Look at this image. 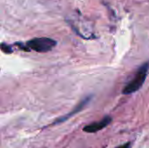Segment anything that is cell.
I'll use <instances>...</instances> for the list:
<instances>
[{"label":"cell","mask_w":149,"mask_h":148,"mask_svg":"<svg viewBox=\"0 0 149 148\" xmlns=\"http://www.w3.org/2000/svg\"><path fill=\"white\" fill-rule=\"evenodd\" d=\"M149 71V63H146L140 67L134 79L123 89L124 94H131L139 91L143 85Z\"/></svg>","instance_id":"obj_1"},{"label":"cell","mask_w":149,"mask_h":148,"mask_svg":"<svg viewBox=\"0 0 149 148\" xmlns=\"http://www.w3.org/2000/svg\"><path fill=\"white\" fill-rule=\"evenodd\" d=\"M30 50L35 51L37 52H47L52 51L57 44V42L47 37L34 38L25 43Z\"/></svg>","instance_id":"obj_2"},{"label":"cell","mask_w":149,"mask_h":148,"mask_svg":"<svg viewBox=\"0 0 149 148\" xmlns=\"http://www.w3.org/2000/svg\"><path fill=\"white\" fill-rule=\"evenodd\" d=\"M111 121H112V118L109 117V116H107V117H105L104 119H102L100 121L93 122V123H92L90 125L86 126L83 128V131L86 132V133H97V132L104 129L105 127H107L111 123Z\"/></svg>","instance_id":"obj_3"},{"label":"cell","mask_w":149,"mask_h":148,"mask_svg":"<svg viewBox=\"0 0 149 148\" xmlns=\"http://www.w3.org/2000/svg\"><path fill=\"white\" fill-rule=\"evenodd\" d=\"M91 99H92V97L91 96H89V97H86V99H84L71 113H69L68 114H66V115H65V116H62L61 118H59V119H58L55 122H54V124H60V123H63L64 121H65V120H67L69 118H71V117H72L73 115H75V114H77L78 113H79L80 111H82L84 108H85V106L89 103V101L91 100Z\"/></svg>","instance_id":"obj_4"},{"label":"cell","mask_w":149,"mask_h":148,"mask_svg":"<svg viewBox=\"0 0 149 148\" xmlns=\"http://www.w3.org/2000/svg\"><path fill=\"white\" fill-rule=\"evenodd\" d=\"M0 50L2 51H3L4 53H7V54H10V53L12 52V50H11L10 46L8 45V44H4V43H3V44H0Z\"/></svg>","instance_id":"obj_5"},{"label":"cell","mask_w":149,"mask_h":148,"mask_svg":"<svg viewBox=\"0 0 149 148\" xmlns=\"http://www.w3.org/2000/svg\"><path fill=\"white\" fill-rule=\"evenodd\" d=\"M15 44H16L19 49H21V50H23V51H31L30 48L26 45V44H22V43L17 42V43H16Z\"/></svg>","instance_id":"obj_6"},{"label":"cell","mask_w":149,"mask_h":148,"mask_svg":"<svg viewBox=\"0 0 149 148\" xmlns=\"http://www.w3.org/2000/svg\"><path fill=\"white\" fill-rule=\"evenodd\" d=\"M131 147V143L130 142H127L126 144H123L120 147H118L117 148H130Z\"/></svg>","instance_id":"obj_7"}]
</instances>
